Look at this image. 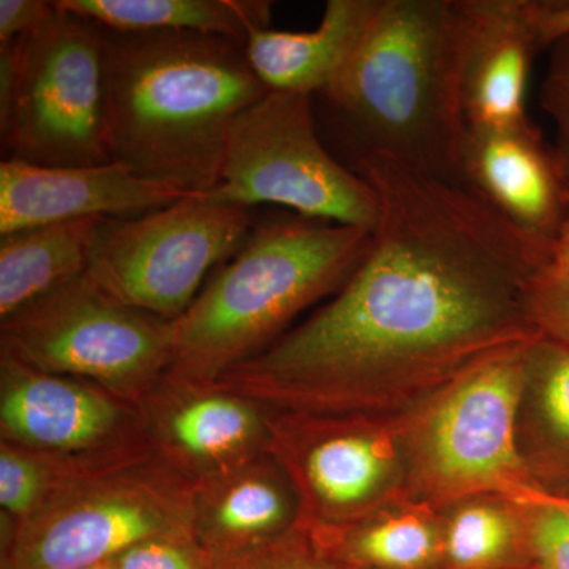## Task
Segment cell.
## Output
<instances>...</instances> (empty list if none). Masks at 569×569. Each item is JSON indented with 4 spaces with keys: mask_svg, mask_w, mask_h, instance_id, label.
Listing matches in <instances>:
<instances>
[{
    "mask_svg": "<svg viewBox=\"0 0 569 569\" xmlns=\"http://www.w3.org/2000/svg\"><path fill=\"white\" fill-rule=\"evenodd\" d=\"M301 503L269 452L192 482V531L217 557L282 537L301 522Z\"/></svg>",
    "mask_w": 569,
    "mask_h": 569,
    "instance_id": "17",
    "label": "cell"
},
{
    "mask_svg": "<svg viewBox=\"0 0 569 569\" xmlns=\"http://www.w3.org/2000/svg\"><path fill=\"white\" fill-rule=\"evenodd\" d=\"M0 519V569L96 567L148 539L193 535L192 482L152 456L66 478L31 518Z\"/></svg>",
    "mask_w": 569,
    "mask_h": 569,
    "instance_id": "6",
    "label": "cell"
},
{
    "mask_svg": "<svg viewBox=\"0 0 569 569\" xmlns=\"http://www.w3.org/2000/svg\"><path fill=\"white\" fill-rule=\"evenodd\" d=\"M153 456L189 482L266 455L274 410L222 387L167 373L138 402Z\"/></svg>",
    "mask_w": 569,
    "mask_h": 569,
    "instance_id": "13",
    "label": "cell"
},
{
    "mask_svg": "<svg viewBox=\"0 0 569 569\" xmlns=\"http://www.w3.org/2000/svg\"><path fill=\"white\" fill-rule=\"evenodd\" d=\"M269 455L298 493L301 520L339 530L370 518L396 470V449L370 413L272 415Z\"/></svg>",
    "mask_w": 569,
    "mask_h": 569,
    "instance_id": "12",
    "label": "cell"
},
{
    "mask_svg": "<svg viewBox=\"0 0 569 569\" xmlns=\"http://www.w3.org/2000/svg\"><path fill=\"white\" fill-rule=\"evenodd\" d=\"M537 21L545 48L569 36V0H537Z\"/></svg>",
    "mask_w": 569,
    "mask_h": 569,
    "instance_id": "31",
    "label": "cell"
},
{
    "mask_svg": "<svg viewBox=\"0 0 569 569\" xmlns=\"http://www.w3.org/2000/svg\"><path fill=\"white\" fill-rule=\"evenodd\" d=\"M527 302L538 335L569 347V222L531 280Z\"/></svg>",
    "mask_w": 569,
    "mask_h": 569,
    "instance_id": "26",
    "label": "cell"
},
{
    "mask_svg": "<svg viewBox=\"0 0 569 569\" xmlns=\"http://www.w3.org/2000/svg\"><path fill=\"white\" fill-rule=\"evenodd\" d=\"M458 183L541 244L556 246L569 222V174L530 118L466 127Z\"/></svg>",
    "mask_w": 569,
    "mask_h": 569,
    "instance_id": "14",
    "label": "cell"
},
{
    "mask_svg": "<svg viewBox=\"0 0 569 569\" xmlns=\"http://www.w3.org/2000/svg\"><path fill=\"white\" fill-rule=\"evenodd\" d=\"M103 217L0 236V321L88 274Z\"/></svg>",
    "mask_w": 569,
    "mask_h": 569,
    "instance_id": "19",
    "label": "cell"
},
{
    "mask_svg": "<svg viewBox=\"0 0 569 569\" xmlns=\"http://www.w3.org/2000/svg\"><path fill=\"white\" fill-rule=\"evenodd\" d=\"M529 343L478 362L449 381L427 410L413 451L427 492L438 498L503 497L523 509L557 498L535 479L520 448Z\"/></svg>",
    "mask_w": 569,
    "mask_h": 569,
    "instance_id": "7",
    "label": "cell"
},
{
    "mask_svg": "<svg viewBox=\"0 0 569 569\" xmlns=\"http://www.w3.org/2000/svg\"><path fill=\"white\" fill-rule=\"evenodd\" d=\"M0 440L66 477L152 458L137 403L78 378L41 372L0 351Z\"/></svg>",
    "mask_w": 569,
    "mask_h": 569,
    "instance_id": "11",
    "label": "cell"
},
{
    "mask_svg": "<svg viewBox=\"0 0 569 569\" xmlns=\"http://www.w3.org/2000/svg\"><path fill=\"white\" fill-rule=\"evenodd\" d=\"M0 351L138 406L170 370L174 321L123 305L84 274L3 320Z\"/></svg>",
    "mask_w": 569,
    "mask_h": 569,
    "instance_id": "9",
    "label": "cell"
},
{
    "mask_svg": "<svg viewBox=\"0 0 569 569\" xmlns=\"http://www.w3.org/2000/svg\"><path fill=\"white\" fill-rule=\"evenodd\" d=\"M370 236L290 212L254 223L242 249L174 321L168 373L216 381L260 355L307 307L346 284L366 257Z\"/></svg>",
    "mask_w": 569,
    "mask_h": 569,
    "instance_id": "4",
    "label": "cell"
},
{
    "mask_svg": "<svg viewBox=\"0 0 569 569\" xmlns=\"http://www.w3.org/2000/svg\"><path fill=\"white\" fill-rule=\"evenodd\" d=\"M318 99L351 168L387 156L458 182L463 123L452 0H380L343 69Z\"/></svg>",
    "mask_w": 569,
    "mask_h": 569,
    "instance_id": "3",
    "label": "cell"
},
{
    "mask_svg": "<svg viewBox=\"0 0 569 569\" xmlns=\"http://www.w3.org/2000/svg\"><path fill=\"white\" fill-rule=\"evenodd\" d=\"M52 2L43 0H0V43L24 36L50 17Z\"/></svg>",
    "mask_w": 569,
    "mask_h": 569,
    "instance_id": "30",
    "label": "cell"
},
{
    "mask_svg": "<svg viewBox=\"0 0 569 569\" xmlns=\"http://www.w3.org/2000/svg\"><path fill=\"white\" fill-rule=\"evenodd\" d=\"M59 9L114 31L212 33L246 43L252 29H268V0H58Z\"/></svg>",
    "mask_w": 569,
    "mask_h": 569,
    "instance_id": "21",
    "label": "cell"
},
{
    "mask_svg": "<svg viewBox=\"0 0 569 569\" xmlns=\"http://www.w3.org/2000/svg\"><path fill=\"white\" fill-rule=\"evenodd\" d=\"M82 569H116L112 567L111 561H104V563L96 565V567L82 568Z\"/></svg>",
    "mask_w": 569,
    "mask_h": 569,
    "instance_id": "32",
    "label": "cell"
},
{
    "mask_svg": "<svg viewBox=\"0 0 569 569\" xmlns=\"http://www.w3.org/2000/svg\"><path fill=\"white\" fill-rule=\"evenodd\" d=\"M0 43L3 160L40 167L111 163L99 22L59 9Z\"/></svg>",
    "mask_w": 569,
    "mask_h": 569,
    "instance_id": "5",
    "label": "cell"
},
{
    "mask_svg": "<svg viewBox=\"0 0 569 569\" xmlns=\"http://www.w3.org/2000/svg\"><path fill=\"white\" fill-rule=\"evenodd\" d=\"M213 569H353L337 559L316 531L299 522L264 545L213 559Z\"/></svg>",
    "mask_w": 569,
    "mask_h": 569,
    "instance_id": "25",
    "label": "cell"
},
{
    "mask_svg": "<svg viewBox=\"0 0 569 569\" xmlns=\"http://www.w3.org/2000/svg\"><path fill=\"white\" fill-rule=\"evenodd\" d=\"M66 478L48 460L0 440V518L11 523L31 518Z\"/></svg>",
    "mask_w": 569,
    "mask_h": 569,
    "instance_id": "24",
    "label": "cell"
},
{
    "mask_svg": "<svg viewBox=\"0 0 569 569\" xmlns=\"http://www.w3.org/2000/svg\"><path fill=\"white\" fill-rule=\"evenodd\" d=\"M252 209L201 194L132 219H103L88 274L123 305L176 321L246 244Z\"/></svg>",
    "mask_w": 569,
    "mask_h": 569,
    "instance_id": "10",
    "label": "cell"
},
{
    "mask_svg": "<svg viewBox=\"0 0 569 569\" xmlns=\"http://www.w3.org/2000/svg\"><path fill=\"white\" fill-rule=\"evenodd\" d=\"M380 0H328L316 31L252 29L246 54L271 92L323 93L369 28Z\"/></svg>",
    "mask_w": 569,
    "mask_h": 569,
    "instance_id": "18",
    "label": "cell"
},
{
    "mask_svg": "<svg viewBox=\"0 0 569 569\" xmlns=\"http://www.w3.org/2000/svg\"><path fill=\"white\" fill-rule=\"evenodd\" d=\"M530 560L527 569H569V503L557 497L529 509Z\"/></svg>",
    "mask_w": 569,
    "mask_h": 569,
    "instance_id": "28",
    "label": "cell"
},
{
    "mask_svg": "<svg viewBox=\"0 0 569 569\" xmlns=\"http://www.w3.org/2000/svg\"><path fill=\"white\" fill-rule=\"evenodd\" d=\"M351 170L380 203L366 257L317 312L216 380L276 411L372 415L539 337L527 298L553 246L391 157Z\"/></svg>",
    "mask_w": 569,
    "mask_h": 569,
    "instance_id": "1",
    "label": "cell"
},
{
    "mask_svg": "<svg viewBox=\"0 0 569 569\" xmlns=\"http://www.w3.org/2000/svg\"><path fill=\"white\" fill-rule=\"evenodd\" d=\"M110 561L116 569H213V557L193 535L148 539Z\"/></svg>",
    "mask_w": 569,
    "mask_h": 569,
    "instance_id": "27",
    "label": "cell"
},
{
    "mask_svg": "<svg viewBox=\"0 0 569 569\" xmlns=\"http://www.w3.org/2000/svg\"><path fill=\"white\" fill-rule=\"evenodd\" d=\"M523 452L535 479L549 493L569 497V347L537 337L527 347Z\"/></svg>",
    "mask_w": 569,
    "mask_h": 569,
    "instance_id": "20",
    "label": "cell"
},
{
    "mask_svg": "<svg viewBox=\"0 0 569 569\" xmlns=\"http://www.w3.org/2000/svg\"><path fill=\"white\" fill-rule=\"evenodd\" d=\"M463 123L505 126L529 118L531 70L542 44L537 0H452Z\"/></svg>",
    "mask_w": 569,
    "mask_h": 569,
    "instance_id": "15",
    "label": "cell"
},
{
    "mask_svg": "<svg viewBox=\"0 0 569 569\" xmlns=\"http://www.w3.org/2000/svg\"><path fill=\"white\" fill-rule=\"evenodd\" d=\"M545 80L539 89V103L556 123V146L569 174V36L549 48Z\"/></svg>",
    "mask_w": 569,
    "mask_h": 569,
    "instance_id": "29",
    "label": "cell"
},
{
    "mask_svg": "<svg viewBox=\"0 0 569 569\" xmlns=\"http://www.w3.org/2000/svg\"><path fill=\"white\" fill-rule=\"evenodd\" d=\"M567 500H568V503H569V497L567 498Z\"/></svg>",
    "mask_w": 569,
    "mask_h": 569,
    "instance_id": "33",
    "label": "cell"
},
{
    "mask_svg": "<svg viewBox=\"0 0 569 569\" xmlns=\"http://www.w3.org/2000/svg\"><path fill=\"white\" fill-rule=\"evenodd\" d=\"M168 183L134 174L126 164L40 167L0 163V236L43 224L103 217L132 219L187 197Z\"/></svg>",
    "mask_w": 569,
    "mask_h": 569,
    "instance_id": "16",
    "label": "cell"
},
{
    "mask_svg": "<svg viewBox=\"0 0 569 569\" xmlns=\"http://www.w3.org/2000/svg\"><path fill=\"white\" fill-rule=\"evenodd\" d=\"M529 518L518 520L493 503H467L443 531L438 569H527Z\"/></svg>",
    "mask_w": 569,
    "mask_h": 569,
    "instance_id": "23",
    "label": "cell"
},
{
    "mask_svg": "<svg viewBox=\"0 0 569 569\" xmlns=\"http://www.w3.org/2000/svg\"><path fill=\"white\" fill-rule=\"evenodd\" d=\"M213 203L276 204L307 219L373 231L376 190L339 162L318 133L313 97L268 92L236 118L228 133Z\"/></svg>",
    "mask_w": 569,
    "mask_h": 569,
    "instance_id": "8",
    "label": "cell"
},
{
    "mask_svg": "<svg viewBox=\"0 0 569 569\" xmlns=\"http://www.w3.org/2000/svg\"><path fill=\"white\" fill-rule=\"evenodd\" d=\"M104 130L112 162L182 192H211L228 133L271 92L246 43L187 31L103 28Z\"/></svg>",
    "mask_w": 569,
    "mask_h": 569,
    "instance_id": "2",
    "label": "cell"
},
{
    "mask_svg": "<svg viewBox=\"0 0 569 569\" xmlns=\"http://www.w3.org/2000/svg\"><path fill=\"white\" fill-rule=\"evenodd\" d=\"M332 553L353 569H438L443 533L417 512L369 518L339 530L310 527Z\"/></svg>",
    "mask_w": 569,
    "mask_h": 569,
    "instance_id": "22",
    "label": "cell"
}]
</instances>
